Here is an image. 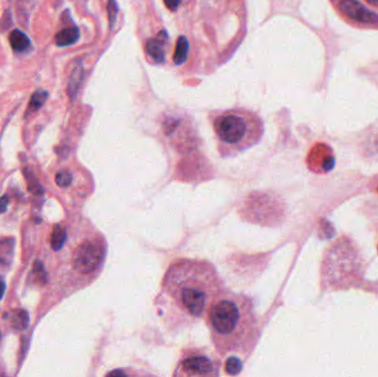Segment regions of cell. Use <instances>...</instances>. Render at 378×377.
I'll return each mask as SVG.
<instances>
[{
  "label": "cell",
  "mask_w": 378,
  "mask_h": 377,
  "mask_svg": "<svg viewBox=\"0 0 378 377\" xmlns=\"http://www.w3.org/2000/svg\"><path fill=\"white\" fill-rule=\"evenodd\" d=\"M224 289L212 262L181 258L167 268L154 304L166 328L175 333L205 317L210 304Z\"/></svg>",
  "instance_id": "obj_1"
},
{
  "label": "cell",
  "mask_w": 378,
  "mask_h": 377,
  "mask_svg": "<svg viewBox=\"0 0 378 377\" xmlns=\"http://www.w3.org/2000/svg\"><path fill=\"white\" fill-rule=\"evenodd\" d=\"M206 324L219 357L248 360L261 335L260 320L251 298L224 289L206 313Z\"/></svg>",
  "instance_id": "obj_2"
},
{
  "label": "cell",
  "mask_w": 378,
  "mask_h": 377,
  "mask_svg": "<svg viewBox=\"0 0 378 377\" xmlns=\"http://www.w3.org/2000/svg\"><path fill=\"white\" fill-rule=\"evenodd\" d=\"M214 129L219 141L221 157H232L259 142L262 129L239 114L229 113L216 119Z\"/></svg>",
  "instance_id": "obj_3"
},
{
  "label": "cell",
  "mask_w": 378,
  "mask_h": 377,
  "mask_svg": "<svg viewBox=\"0 0 378 377\" xmlns=\"http://www.w3.org/2000/svg\"><path fill=\"white\" fill-rule=\"evenodd\" d=\"M220 362L203 349L189 347L181 352L173 376H219Z\"/></svg>",
  "instance_id": "obj_4"
},
{
  "label": "cell",
  "mask_w": 378,
  "mask_h": 377,
  "mask_svg": "<svg viewBox=\"0 0 378 377\" xmlns=\"http://www.w3.org/2000/svg\"><path fill=\"white\" fill-rule=\"evenodd\" d=\"M308 167L315 174H328L335 167V157L332 149L324 144H317L308 156Z\"/></svg>",
  "instance_id": "obj_5"
},
{
  "label": "cell",
  "mask_w": 378,
  "mask_h": 377,
  "mask_svg": "<svg viewBox=\"0 0 378 377\" xmlns=\"http://www.w3.org/2000/svg\"><path fill=\"white\" fill-rule=\"evenodd\" d=\"M339 9L346 17L361 24H374L378 21V16L366 9L357 0H342Z\"/></svg>",
  "instance_id": "obj_6"
},
{
  "label": "cell",
  "mask_w": 378,
  "mask_h": 377,
  "mask_svg": "<svg viewBox=\"0 0 378 377\" xmlns=\"http://www.w3.org/2000/svg\"><path fill=\"white\" fill-rule=\"evenodd\" d=\"M167 39V33L161 31L156 38L149 39L146 45V50L148 54L158 63L165 61V41Z\"/></svg>",
  "instance_id": "obj_7"
},
{
  "label": "cell",
  "mask_w": 378,
  "mask_h": 377,
  "mask_svg": "<svg viewBox=\"0 0 378 377\" xmlns=\"http://www.w3.org/2000/svg\"><path fill=\"white\" fill-rule=\"evenodd\" d=\"M9 41L12 50L17 53L27 52L28 50L31 48L30 39H29V37L25 32L18 30V29H16V30H13L10 33Z\"/></svg>",
  "instance_id": "obj_8"
},
{
  "label": "cell",
  "mask_w": 378,
  "mask_h": 377,
  "mask_svg": "<svg viewBox=\"0 0 378 377\" xmlns=\"http://www.w3.org/2000/svg\"><path fill=\"white\" fill-rule=\"evenodd\" d=\"M5 318H8L11 328L17 331H25L29 325V314L26 310L17 309L7 313Z\"/></svg>",
  "instance_id": "obj_9"
},
{
  "label": "cell",
  "mask_w": 378,
  "mask_h": 377,
  "mask_svg": "<svg viewBox=\"0 0 378 377\" xmlns=\"http://www.w3.org/2000/svg\"><path fill=\"white\" fill-rule=\"evenodd\" d=\"M83 77H84L83 65L81 63H78L74 67V69L71 72L69 85H68V94L72 101H73L77 97L78 91L83 81Z\"/></svg>",
  "instance_id": "obj_10"
},
{
  "label": "cell",
  "mask_w": 378,
  "mask_h": 377,
  "mask_svg": "<svg viewBox=\"0 0 378 377\" xmlns=\"http://www.w3.org/2000/svg\"><path fill=\"white\" fill-rule=\"evenodd\" d=\"M80 30L77 27H68L59 31L55 35V43L59 47L72 46L79 40Z\"/></svg>",
  "instance_id": "obj_11"
},
{
  "label": "cell",
  "mask_w": 378,
  "mask_h": 377,
  "mask_svg": "<svg viewBox=\"0 0 378 377\" xmlns=\"http://www.w3.org/2000/svg\"><path fill=\"white\" fill-rule=\"evenodd\" d=\"M16 241L13 238H5L0 240V265L10 266L13 256Z\"/></svg>",
  "instance_id": "obj_12"
},
{
  "label": "cell",
  "mask_w": 378,
  "mask_h": 377,
  "mask_svg": "<svg viewBox=\"0 0 378 377\" xmlns=\"http://www.w3.org/2000/svg\"><path fill=\"white\" fill-rule=\"evenodd\" d=\"M68 238V230L65 229V227H63L62 224H55L50 239L51 248L54 251H60L64 247V244L67 243Z\"/></svg>",
  "instance_id": "obj_13"
},
{
  "label": "cell",
  "mask_w": 378,
  "mask_h": 377,
  "mask_svg": "<svg viewBox=\"0 0 378 377\" xmlns=\"http://www.w3.org/2000/svg\"><path fill=\"white\" fill-rule=\"evenodd\" d=\"M29 282L34 286H45L48 282V273L45 269V266L40 260H37L32 266V270L29 275Z\"/></svg>",
  "instance_id": "obj_14"
},
{
  "label": "cell",
  "mask_w": 378,
  "mask_h": 377,
  "mask_svg": "<svg viewBox=\"0 0 378 377\" xmlns=\"http://www.w3.org/2000/svg\"><path fill=\"white\" fill-rule=\"evenodd\" d=\"M224 372L229 376H236L242 372L244 361L237 356H228L224 359Z\"/></svg>",
  "instance_id": "obj_15"
},
{
  "label": "cell",
  "mask_w": 378,
  "mask_h": 377,
  "mask_svg": "<svg viewBox=\"0 0 378 377\" xmlns=\"http://www.w3.org/2000/svg\"><path fill=\"white\" fill-rule=\"evenodd\" d=\"M188 49H189V42L186 39V37L181 35V37L178 38L177 43H176L175 54H174V63H175L176 65H180V64L185 63L187 59Z\"/></svg>",
  "instance_id": "obj_16"
},
{
  "label": "cell",
  "mask_w": 378,
  "mask_h": 377,
  "mask_svg": "<svg viewBox=\"0 0 378 377\" xmlns=\"http://www.w3.org/2000/svg\"><path fill=\"white\" fill-rule=\"evenodd\" d=\"M48 97H49V93L45 90L35 91L32 94V97L30 99V102H29V111L37 112L38 110H40L41 106L47 102Z\"/></svg>",
  "instance_id": "obj_17"
},
{
  "label": "cell",
  "mask_w": 378,
  "mask_h": 377,
  "mask_svg": "<svg viewBox=\"0 0 378 377\" xmlns=\"http://www.w3.org/2000/svg\"><path fill=\"white\" fill-rule=\"evenodd\" d=\"M24 173H25V178L27 179V182H28L29 191H30L32 194H34L35 196H42L43 195V188L40 185L39 180L35 178V176L33 175V173L29 168L24 169Z\"/></svg>",
  "instance_id": "obj_18"
},
{
  "label": "cell",
  "mask_w": 378,
  "mask_h": 377,
  "mask_svg": "<svg viewBox=\"0 0 378 377\" xmlns=\"http://www.w3.org/2000/svg\"><path fill=\"white\" fill-rule=\"evenodd\" d=\"M73 182V174L69 169H61L56 173L55 183L61 188H68Z\"/></svg>",
  "instance_id": "obj_19"
},
{
  "label": "cell",
  "mask_w": 378,
  "mask_h": 377,
  "mask_svg": "<svg viewBox=\"0 0 378 377\" xmlns=\"http://www.w3.org/2000/svg\"><path fill=\"white\" fill-rule=\"evenodd\" d=\"M107 13H108V21H110V27L113 28L115 26L116 17H118V13H119V7L115 0H108Z\"/></svg>",
  "instance_id": "obj_20"
},
{
  "label": "cell",
  "mask_w": 378,
  "mask_h": 377,
  "mask_svg": "<svg viewBox=\"0 0 378 377\" xmlns=\"http://www.w3.org/2000/svg\"><path fill=\"white\" fill-rule=\"evenodd\" d=\"M8 205H9V197L7 195H4L3 197H0V215L7 212Z\"/></svg>",
  "instance_id": "obj_21"
},
{
  "label": "cell",
  "mask_w": 378,
  "mask_h": 377,
  "mask_svg": "<svg viewBox=\"0 0 378 377\" xmlns=\"http://www.w3.org/2000/svg\"><path fill=\"white\" fill-rule=\"evenodd\" d=\"M164 3L168 9L176 10L179 7L181 0H164Z\"/></svg>",
  "instance_id": "obj_22"
},
{
  "label": "cell",
  "mask_w": 378,
  "mask_h": 377,
  "mask_svg": "<svg viewBox=\"0 0 378 377\" xmlns=\"http://www.w3.org/2000/svg\"><path fill=\"white\" fill-rule=\"evenodd\" d=\"M5 291H6V284L4 281L0 280V300L3 299V296L5 294Z\"/></svg>",
  "instance_id": "obj_23"
},
{
  "label": "cell",
  "mask_w": 378,
  "mask_h": 377,
  "mask_svg": "<svg viewBox=\"0 0 378 377\" xmlns=\"http://www.w3.org/2000/svg\"><path fill=\"white\" fill-rule=\"evenodd\" d=\"M366 2L372 6H378V0H366Z\"/></svg>",
  "instance_id": "obj_24"
},
{
  "label": "cell",
  "mask_w": 378,
  "mask_h": 377,
  "mask_svg": "<svg viewBox=\"0 0 378 377\" xmlns=\"http://www.w3.org/2000/svg\"><path fill=\"white\" fill-rule=\"evenodd\" d=\"M0 337H2V334H0Z\"/></svg>",
  "instance_id": "obj_25"
}]
</instances>
